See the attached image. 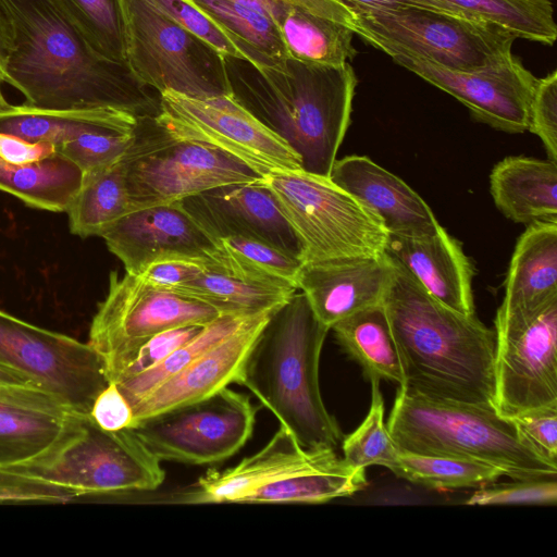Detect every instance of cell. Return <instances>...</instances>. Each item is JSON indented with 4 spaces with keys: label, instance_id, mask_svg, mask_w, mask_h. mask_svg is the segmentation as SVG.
I'll use <instances>...</instances> for the list:
<instances>
[{
    "label": "cell",
    "instance_id": "cell-21",
    "mask_svg": "<svg viewBox=\"0 0 557 557\" xmlns=\"http://www.w3.org/2000/svg\"><path fill=\"white\" fill-rule=\"evenodd\" d=\"M337 454L332 448L305 449L283 426L258 453L222 471L209 470L195 486L177 495L176 503L200 505L243 503L258 488L287 476L319 468Z\"/></svg>",
    "mask_w": 557,
    "mask_h": 557
},
{
    "label": "cell",
    "instance_id": "cell-46",
    "mask_svg": "<svg viewBox=\"0 0 557 557\" xmlns=\"http://www.w3.org/2000/svg\"><path fill=\"white\" fill-rule=\"evenodd\" d=\"M89 418L102 430L111 432L132 429L136 423L131 404L114 382H110L98 394Z\"/></svg>",
    "mask_w": 557,
    "mask_h": 557
},
{
    "label": "cell",
    "instance_id": "cell-17",
    "mask_svg": "<svg viewBox=\"0 0 557 557\" xmlns=\"http://www.w3.org/2000/svg\"><path fill=\"white\" fill-rule=\"evenodd\" d=\"M100 237L125 272L135 275L161 258L178 256L211 263L218 252L216 242L180 201L133 210Z\"/></svg>",
    "mask_w": 557,
    "mask_h": 557
},
{
    "label": "cell",
    "instance_id": "cell-25",
    "mask_svg": "<svg viewBox=\"0 0 557 557\" xmlns=\"http://www.w3.org/2000/svg\"><path fill=\"white\" fill-rule=\"evenodd\" d=\"M384 252L433 298L460 313H474L473 268L444 227L431 236L388 235Z\"/></svg>",
    "mask_w": 557,
    "mask_h": 557
},
{
    "label": "cell",
    "instance_id": "cell-13",
    "mask_svg": "<svg viewBox=\"0 0 557 557\" xmlns=\"http://www.w3.org/2000/svg\"><path fill=\"white\" fill-rule=\"evenodd\" d=\"M257 408L224 387L203 399L139 420L132 431L160 460L211 465L235 455L251 437Z\"/></svg>",
    "mask_w": 557,
    "mask_h": 557
},
{
    "label": "cell",
    "instance_id": "cell-12",
    "mask_svg": "<svg viewBox=\"0 0 557 557\" xmlns=\"http://www.w3.org/2000/svg\"><path fill=\"white\" fill-rule=\"evenodd\" d=\"M154 121L172 136L213 147L261 177L276 170H302L299 156L232 94L191 98L159 92Z\"/></svg>",
    "mask_w": 557,
    "mask_h": 557
},
{
    "label": "cell",
    "instance_id": "cell-36",
    "mask_svg": "<svg viewBox=\"0 0 557 557\" xmlns=\"http://www.w3.org/2000/svg\"><path fill=\"white\" fill-rule=\"evenodd\" d=\"M507 29L516 38L553 45L557 37L552 0H440Z\"/></svg>",
    "mask_w": 557,
    "mask_h": 557
},
{
    "label": "cell",
    "instance_id": "cell-22",
    "mask_svg": "<svg viewBox=\"0 0 557 557\" xmlns=\"http://www.w3.org/2000/svg\"><path fill=\"white\" fill-rule=\"evenodd\" d=\"M0 83V108L7 101ZM83 172L55 147L0 132V190L32 208L66 212Z\"/></svg>",
    "mask_w": 557,
    "mask_h": 557
},
{
    "label": "cell",
    "instance_id": "cell-27",
    "mask_svg": "<svg viewBox=\"0 0 557 557\" xmlns=\"http://www.w3.org/2000/svg\"><path fill=\"white\" fill-rule=\"evenodd\" d=\"M336 341L367 377L404 385L399 352L383 304L360 310L335 323Z\"/></svg>",
    "mask_w": 557,
    "mask_h": 557
},
{
    "label": "cell",
    "instance_id": "cell-47",
    "mask_svg": "<svg viewBox=\"0 0 557 557\" xmlns=\"http://www.w3.org/2000/svg\"><path fill=\"white\" fill-rule=\"evenodd\" d=\"M209 263L186 257H165L149 263L138 275L154 286L172 289L197 277Z\"/></svg>",
    "mask_w": 557,
    "mask_h": 557
},
{
    "label": "cell",
    "instance_id": "cell-50",
    "mask_svg": "<svg viewBox=\"0 0 557 557\" xmlns=\"http://www.w3.org/2000/svg\"><path fill=\"white\" fill-rule=\"evenodd\" d=\"M312 14L336 21L349 26L354 14L336 0H281Z\"/></svg>",
    "mask_w": 557,
    "mask_h": 557
},
{
    "label": "cell",
    "instance_id": "cell-6",
    "mask_svg": "<svg viewBox=\"0 0 557 557\" xmlns=\"http://www.w3.org/2000/svg\"><path fill=\"white\" fill-rule=\"evenodd\" d=\"M160 462L132 429L106 431L78 416L47 454L0 467V472L41 488L51 503H64L86 495L154 491L165 479Z\"/></svg>",
    "mask_w": 557,
    "mask_h": 557
},
{
    "label": "cell",
    "instance_id": "cell-40",
    "mask_svg": "<svg viewBox=\"0 0 557 557\" xmlns=\"http://www.w3.org/2000/svg\"><path fill=\"white\" fill-rule=\"evenodd\" d=\"M379 379H370L371 404L361 424L342 441L344 460L350 466L366 469L377 465L392 470L399 450L384 423V400Z\"/></svg>",
    "mask_w": 557,
    "mask_h": 557
},
{
    "label": "cell",
    "instance_id": "cell-42",
    "mask_svg": "<svg viewBox=\"0 0 557 557\" xmlns=\"http://www.w3.org/2000/svg\"><path fill=\"white\" fill-rule=\"evenodd\" d=\"M557 500L556 478L515 480L510 483L480 486L466 505H513L555 504Z\"/></svg>",
    "mask_w": 557,
    "mask_h": 557
},
{
    "label": "cell",
    "instance_id": "cell-30",
    "mask_svg": "<svg viewBox=\"0 0 557 557\" xmlns=\"http://www.w3.org/2000/svg\"><path fill=\"white\" fill-rule=\"evenodd\" d=\"M289 58L306 64L337 66L348 63L357 51L352 29L284 3L275 18Z\"/></svg>",
    "mask_w": 557,
    "mask_h": 557
},
{
    "label": "cell",
    "instance_id": "cell-19",
    "mask_svg": "<svg viewBox=\"0 0 557 557\" xmlns=\"http://www.w3.org/2000/svg\"><path fill=\"white\" fill-rule=\"evenodd\" d=\"M394 275L385 255L302 263L296 287L327 327L366 308L383 304Z\"/></svg>",
    "mask_w": 557,
    "mask_h": 557
},
{
    "label": "cell",
    "instance_id": "cell-48",
    "mask_svg": "<svg viewBox=\"0 0 557 557\" xmlns=\"http://www.w3.org/2000/svg\"><path fill=\"white\" fill-rule=\"evenodd\" d=\"M3 410L39 411L54 414L72 412L55 397L39 387L0 385V411Z\"/></svg>",
    "mask_w": 557,
    "mask_h": 557
},
{
    "label": "cell",
    "instance_id": "cell-5",
    "mask_svg": "<svg viewBox=\"0 0 557 557\" xmlns=\"http://www.w3.org/2000/svg\"><path fill=\"white\" fill-rule=\"evenodd\" d=\"M399 451L473 459L515 480L556 478L542 456L494 406L438 399L397 389L386 423Z\"/></svg>",
    "mask_w": 557,
    "mask_h": 557
},
{
    "label": "cell",
    "instance_id": "cell-20",
    "mask_svg": "<svg viewBox=\"0 0 557 557\" xmlns=\"http://www.w3.org/2000/svg\"><path fill=\"white\" fill-rule=\"evenodd\" d=\"M275 310L249 317L234 332L141 398L132 407L136 422L203 399L237 383L249 352Z\"/></svg>",
    "mask_w": 557,
    "mask_h": 557
},
{
    "label": "cell",
    "instance_id": "cell-45",
    "mask_svg": "<svg viewBox=\"0 0 557 557\" xmlns=\"http://www.w3.org/2000/svg\"><path fill=\"white\" fill-rule=\"evenodd\" d=\"M509 419L542 456L557 462V407L536 408Z\"/></svg>",
    "mask_w": 557,
    "mask_h": 557
},
{
    "label": "cell",
    "instance_id": "cell-52",
    "mask_svg": "<svg viewBox=\"0 0 557 557\" xmlns=\"http://www.w3.org/2000/svg\"><path fill=\"white\" fill-rule=\"evenodd\" d=\"M236 1H244V2H248V3L260 7L267 13H269L274 18V21L278 16L281 9L284 5V2H282L281 0H236Z\"/></svg>",
    "mask_w": 557,
    "mask_h": 557
},
{
    "label": "cell",
    "instance_id": "cell-38",
    "mask_svg": "<svg viewBox=\"0 0 557 557\" xmlns=\"http://www.w3.org/2000/svg\"><path fill=\"white\" fill-rule=\"evenodd\" d=\"M251 315H220L153 368L115 384L133 407L152 389L183 370L212 345L234 332Z\"/></svg>",
    "mask_w": 557,
    "mask_h": 557
},
{
    "label": "cell",
    "instance_id": "cell-11",
    "mask_svg": "<svg viewBox=\"0 0 557 557\" xmlns=\"http://www.w3.org/2000/svg\"><path fill=\"white\" fill-rule=\"evenodd\" d=\"M221 314L198 300L154 286L139 275L110 273L109 288L89 329L88 344L111 381L152 336L175 327L207 325Z\"/></svg>",
    "mask_w": 557,
    "mask_h": 557
},
{
    "label": "cell",
    "instance_id": "cell-10",
    "mask_svg": "<svg viewBox=\"0 0 557 557\" xmlns=\"http://www.w3.org/2000/svg\"><path fill=\"white\" fill-rule=\"evenodd\" d=\"M121 162L133 210L261 177L213 147L172 136L152 115L139 116L135 138Z\"/></svg>",
    "mask_w": 557,
    "mask_h": 557
},
{
    "label": "cell",
    "instance_id": "cell-43",
    "mask_svg": "<svg viewBox=\"0 0 557 557\" xmlns=\"http://www.w3.org/2000/svg\"><path fill=\"white\" fill-rule=\"evenodd\" d=\"M528 131L543 143L548 159L557 162V72L537 78L529 111Z\"/></svg>",
    "mask_w": 557,
    "mask_h": 557
},
{
    "label": "cell",
    "instance_id": "cell-49",
    "mask_svg": "<svg viewBox=\"0 0 557 557\" xmlns=\"http://www.w3.org/2000/svg\"><path fill=\"white\" fill-rule=\"evenodd\" d=\"M345 5L352 14L376 11L393 10L408 7L428 8L451 13L465 14L447 3L440 0H336ZM467 15V14H465Z\"/></svg>",
    "mask_w": 557,
    "mask_h": 557
},
{
    "label": "cell",
    "instance_id": "cell-24",
    "mask_svg": "<svg viewBox=\"0 0 557 557\" xmlns=\"http://www.w3.org/2000/svg\"><path fill=\"white\" fill-rule=\"evenodd\" d=\"M557 300V221L528 225L518 238L495 331L523 323Z\"/></svg>",
    "mask_w": 557,
    "mask_h": 557
},
{
    "label": "cell",
    "instance_id": "cell-16",
    "mask_svg": "<svg viewBox=\"0 0 557 557\" xmlns=\"http://www.w3.org/2000/svg\"><path fill=\"white\" fill-rule=\"evenodd\" d=\"M405 69L448 92L474 119L507 133L529 127V111L537 78L512 54L481 67L456 71L403 54L391 55Z\"/></svg>",
    "mask_w": 557,
    "mask_h": 557
},
{
    "label": "cell",
    "instance_id": "cell-2",
    "mask_svg": "<svg viewBox=\"0 0 557 557\" xmlns=\"http://www.w3.org/2000/svg\"><path fill=\"white\" fill-rule=\"evenodd\" d=\"M393 263L383 305L400 357V387L431 398L494 406L495 331L474 313L443 305Z\"/></svg>",
    "mask_w": 557,
    "mask_h": 557
},
{
    "label": "cell",
    "instance_id": "cell-37",
    "mask_svg": "<svg viewBox=\"0 0 557 557\" xmlns=\"http://www.w3.org/2000/svg\"><path fill=\"white\" fill-rule=\"evenodd\" d=\"M391 471L413 484L437 490L480 487L504 475L500 469L473 459L401 451Z\"/></svg>",
    "mask_w": 557,
    "mask_h": 557
},
{
    "label": "cell",
    "instance_id": "cell-9",
    "mask_svg": "<svg viewBox=\"0 0 557 557\" xmlns=\"http://www.w3.org/2000/svg\"><path fill=\"white\" fill-rule=\"evenodd\" d=\"M124 64L135 79L158 92L191 98L231 94L223 59L144 0H114Z\"/></svg>",
    "mask_w": 557,
    "mask_h": 557
},
{
    "label": "cell",
    "instance_id": "cell-41",
    "mask_svg": "<svg viewBox=\"0 0 557 557\" xmlns=\"http://www.w3.org/2000/svg\"><path fill=\"white\" fill-rule=\"evenodd\" d=\"M144 1L202 41L220 58L239 59L250 63L249 57L222 27L187 0Z\"/></svg>",
    "mask_w": 557,
    "mask_h": 557
},
{
    "label": "cell",
    "instance_id": "cell-44",
    "mask_svg": "<svg viewBox=\"0 0 557 557\" xmlns=\"http://www.w3.org/2000/svg\"><path fill=\"white\" fill-rule=\"evenodd\" d=\"M202 329V325H187L166 330L152 336L138 348L110 382L117 383L153 368L176 348L195 337Z\"/></svg>",
    "mask_w": 557,
    "mask_h": 557
},
{
    "label": "cell",
    "instance_id": "cell-7",
    "mask_svg": "<svg viewBox=\"0 0 557 557\" xmlns=\"http://www.w3.org/2000/svg\"><path fill=\"white\" fill-rule=\"evenodd\" d=\"M261 181L294 231L302 263L384 253L388 233L381 221L330 177L276 170Z\"/></svg>",
    "mask_w": 557,
    "mask_h": 557
},
{
    "label": "cell",
    "instance_id": "cell-28",
    "mask_svg": "<svg viewBox=\"0 0 557 557\" xmlns=\"http://www.w3.org/2000/svg\"><path fill=\"white\" fill-rule=\"evenodd\" d=\"M216 22L257 70L283 67L289 58L274 18L258 5L236 0H187Z\"/></svg>",
    "mask_w": 557,
    "mask_h": 557
},
{
    "label": "cell",
    "instance_id": "cell-35",
    "mask_svg": "<svg viewBox=\"0 0 557 557\" xmlns=\"http://www.w3.org/2000/svg\"><path fill=\"white\" fill-rule=\"evenodd\" d=\"M113 110L115 108L60 111L5 101L0 108V132L30 143L50 144L57 150L76 133Z\"/></svg>",
    "mask_w": 557,
    "mask_h": 557
},
{
    "label": "cell",
    "instance_id": "cell-53",
    "mask_svg": "<svg viewBox=\"0 0 557 557\" xmlns=\"http://www.w3.org/2000/svg\"><path fill=\"white\" fill-rule=\"evenodd\" d=\"M0 83L5 84V75H4V65H3V58H2V51H1V42H0Z\"/></svg>",
    "mask_w": 557,
    "mask_h": 557
},
{
    "label": "cell",
    "instance_id": "cell-18",
    "mask_svg": "<svg viewBox=\"0 0 557 557\" xmlns=\"http://www.w3.org/2000/svg\"><path fill=\"white\" fill-rule=\"evenodd\" d=\"M180 203L215 242L227 236L253 238L301 259L300 244L261 177L211 188Z\"/></svg>",
    "mask_w": 557,
    "mask_h": 557
},
{
    "label": "cell",
    "instance_id": "cell-15",
    "mask_svg": "<svg viewBox=\"0 0 557 557\" xmlns=\"http://www.w3.org/2000/svg\"><path fill=\"white\" fill-rule=\"evenodd\" d=\"M495 334L497 412L511 418L536 408L557 407V300L523 323Z\"/></svg>",
    "mask_w": 557,
    "mask_h": 557
},
{
    "label": "cell",
    "instance_id": "cell-3",
    "mask_svg": "<svg viewBox=\"0 0 557 557\" xmlns=\"http://www.w3.org/2000/svg\"><path fill=\"white\" fill-rule=\"evenodd\" d=\"M233 97L299 156L304 171L330 176L350 123L357 77L349 63L313 65L292 58L257 70L223 59Z\"/></svg>",
    "mask_w": 557,
    "mask_h": 557
},
{
    "label": "cell",
    "instance_id": "cell-14",
    "mask_svg": "<svg viewBox=\"0 0 557 557\" xmlns=\"http://www.w3.org/2000/svg\"><path fill=\"white\" fill-rule=\"evenodd\" d=\"M0 360L79 416L89 417L94 400L110 383L103 358L88 343L1 309Z\"/></svg>",
    "mask_w": 557,
    "mask_h": 557
},
{
    "label": "cell",
    "instance_id": "cell-39",
    "mask_svg": "<svg viewBox=\"0 0 557 557\" xmlns=\"http://www.w3.org/2000/svg\"><path fill=\"white\" fill-rule=\"evenodd\" d=\"M50 1L97 53L124 64L122 35L114 0Z\"/></svg>",
    "mask_w": 557,
    "mask_h": 557
},
{
    "label": "cell",
    "instance_id": "cell-32",
    "mask_svg": "<svg viewBox=\"0 0 557 557\" xmlns=\"http://www.w3.org/2000/svg\"><path fill=\"white\" fill-rule=\"evenodd\" d=\"M367 485L364 469L347 463L338 455L327 463L267 484L243 503L320 504L348 497Z\"/></svg>",
    "mask_w": 557,
    "mask_h": 557
},
{
    "label": "cell",
    "instance_id": "cell-34",
    "mask_svg": "<svg viewBox=\"0 0 557 557\" xmlns=\"http://www.w3.org/2000/svg\"><path fill=\"white\" fill-rule=\"evenodd\" d=\"M216 245L218 252L209 271L296 287V278L302 265L298 257L264 242L243 236L219 238Z\"/></svg>",
    "mask_w": 557,
    "mask_h": 557
},
{
    "label": "cell",
    "instance_id": "cell-33",
    "mask_svg": "<svg viewBox=\"0 0 557 557\" xmlns=\"http://www.w3.org/2000/svg\"><path fill=\"white\" fill-rule=\"evenodd\" d=\"M79 414L39 411H0V467L35 460L53 448Z\"/></svg>",
    "mask_w": 557,
    "mask_h": 557
},
{
    "label": "cell",
    "instance_id": "cell-26",
    "mask_svg": "<svg viewBox=\"0 0 557 557\" xmlns=\"http://www.w3.org/2000/svg\"><path fill=\"white\" fill-rule=\"evenodd\" d=\"M490 190L498 210L516 223L557 221V162L507 157L493 168Z\"/></svg>",
    "mask_w": 557,
    "mask_h": 557
},
{
    "label": "cell",
    "instance_id": "cell-29",
    "mask_svg": "<svg viewBox=\"0 0 557 557\" xmlns=\"http://www.w3.org/2000/svg\"><path fill=\"white\" fill-rule=\"evenodd\" d=\"M170 290L203 302L221 315H253L277 309L298 289L292 285L206 270Z\"/></svg>",
    "mask_w": 557,
    "mask_h": 557
},
{
    "label": "cell",
    "instance_id": "cell-23",
    "mask_svg": "<svg viewBox=\"0 0 557 557\" xmlns=\"http://www.w3.org/2000/svg\"><path fill=\"white\" fill-rule=\"evenodd\" d=\"M329 177L370 210L388 235L431 236L443 227L411 187L366 156L336 160Z\"/></svg>",
    "mask_w": 557,
    "mask_h": 557
},
{
    "label": "cell",
    "instance_id": "cell-31",
    "mask_svg": "<svg viewBox=\"0 0 557 557\" xmlns=\"http://www.w3.org/2000/svg\"><path fill=\"white\" fill-rule=\"evenodd\" d=\"M133 211L121 159L83 175L82 184L66 213L72 234L100 236L109 226Z\"/></svg>",
    "mask_w": 557,
    "mask_h": 557
},
{
    "label": "cell",
    "instance_id": "cell-1",
    "mask_svg": "<svg viewBox=\"0 0 557 557\" xmlns=\"http://www.w3.org/2000/svg\"><path fill=\"white\" fill-rule=\"evenodd\" d=\"M5 84L47 110L115 108L153 115L158 101L125 64L97 53L50 0H0Z\"/></svg>",
    "mask_w": 557,
    "mask_h": 557
},
{
    "label": "cell",
    "instance_id": "cell-51",
    "mask_svg": "<svg viewBox=\"0 0 557 557\" xmlns=\"http://www.w3.org/2000/svg\"><path fill=\"white\" fill-rule=\"evenodd\" d=\"M0 385L38 387L26 374L0 360Z\"/></svg>",
    "mask_w": 557,
    "mask_h": 557
},
{
    "label": "cell",
    "instance_id": "cell-8",
    "mask_svg": "<svg viewBox=\"0 0 557 557\" xmlns=\"http://www.w3.org/2000/svg\"><path fill=\"white\" fill-rule=\"evenodd\" d=\"M349 27L388 55L420 58L456 71L507 55L517 39L486 21L419 7L356 13Z\"/></svg>",
    "mask_w": 557,
    "mask_h": 557
},
{
    "label": "cell",
    "instance_id": "cell-4",
    "mask_svg": "<svg viewBox=\"0 0 557 557\" xmlns=\"http://www.w3.org/2000/svg\"><path fill=\"white\" fill-rule=\"evenodd\" d=\"M329 331L305 294L295 293L264 324L237 381L305 449H336L344 438L323 403L319 382Z\"/></svg>",
    "mask_w": 557,
    "mask_h": 557
}]
</instances>
